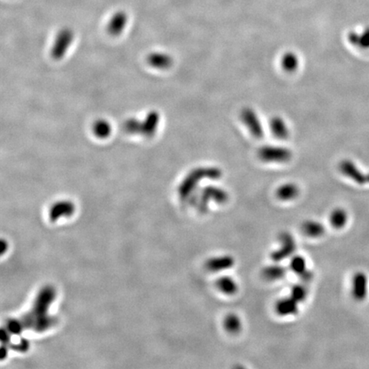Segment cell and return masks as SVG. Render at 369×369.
<instances>
[{
	"label": "cell",
	"mask_w": 369,
	"mask_h": 369,
	"mask_svg": "<svg viewBox=\"0 0 369 369\" xmlns=\"http://www.w3.org/2000/svg\"><path fill=\"white\" fill-rule=\"evenodd\" d=\"M222 176V172L218 168H204L201 170L196 171L191 176L186 179L184 182L183 186H181L180 193L183 197L188 196L190 193L193 191V188L196 186V184L202 179H210V180H217Z\"/></svg>",
	"instance_id": "1"
},
{
	"label": "cell",
	"mask_w": 369,
	"mask_h": 369,
	"mask_svg": "<svg viewBox=\"0 0 369 369\" xmlns=\"http://www.w3.org/2000/svg\"><path fill=\"white\" fill-rule=\"evenodd\" d=\"M259 158L268 163H286L292 158V152L286 148L264 146L259 150Z\"/></svg>",
	"instance_id": "2"
},
{
	"label": "cell",
	"mask_w": 369,
	"mask_h": 369,
	"mask_svg": "<svg viewBox=\"0 0 369 369\" xmlns=\"http://www.w3.org/2000/svg\"><path fill=\"white\" fill-rule=\"evenodd\" d=\"M279 241L281 243V247L271 254V258L275 263H279L289 257L296 251L295 239L289 233L284 232L279 235Z\"/></svg>",
	"instance_id": "3"
},
{
	"label": "cell",
	"mask_w": 369,
	"mask_h": 369,
	"mask_svg": "<svg viewBox=\"0 0 369 369\" xmlns=\"http://www.w3.org/2000/svg\"><path fill=\"white\" fill-rule=\"evenodd\" d=\"M228 193L224 190L216 186H208L204 188L202 192L201 202L199 206L202 211H206L210 201L218 203H224L228 201Z\"/></svg>",
	"instance_id": "4"
},
{
	"label": "cell",
	"mask_w": 369,
	"mask_h": 369,
	"mask_svg": "<svg viewBox=\"0 0 369 369\" xmlns=\"http://www.w3.org/2000/svg\"><path fill=\"white\" fill-rule=\"evenodd\" d=\"M241 119L244 125L247 127L248 130L251 132L255 138H260L264 135V128L258 118L257 113L250 108L244 109L241 112Z\"/></svg>",
	"instance_id": "5"
},
{
	"label": "cell",
	"mask_w": 369,
	"mask_h": 369,
	"mask_svg": "<svg viewBox=\"0 0 369 369\" xmlns=\"http://www.w3.org/2000/svg\"><path fill=\"white\" fill-rule=\"evenodd\" d=\"M339 169L341 173H343L345 176L354 180L356 183L359 185L369 183V173L365 174L360 170L356 164L352 161L343 160L339 164Z\"/></svg>",
	"instance_id": "6"
},
{
	"label": "cell",
	"mask_w": 369,
	"mask_h": 369,
	"mask_svg": "<svg viewBox=\"0 0 369 369\" xmlns=\"http://www.w3.org/2000/svg\"><path fill=\"white\" fill-rule=\"evenodd\" d=\"M369 279L366 273L356 272L352 279V296L356 301H363L368 296Z\"/></svg>",
	"instance_id": "7"
},
{
	"label": "cell",
	"mask_w": 369,
	"mask_h": 369,
	"mask_svg": "<svg viewBox=\"0 0 369 369\" xmlns=\"http://www.w3.org/2000/svg\"><path fill=\"white\" fill-rule=\"evenodd\" d=\"M235 261L234 257L229 255L213 257L206 263L207 269L212 272H218L223 270L230 269L235 265Z\"/></svg>",
	"instance_id": "8"
},
{
	"label": "cell",
	"mask_w": 369,
	"mask_h": 369,
	"mask_svg": "<svg viewBox=\"0 0 369 369\" xmlns=\"http://www.w3.org/2000/svg\"><path fill=\"white\" fill-rule=\"evenodd\" d=\"M291 269L301 277L304 281H309L313 278V273L307 269L306 261L302 256H295L292 258L290 263Z\"/></svg>",
	"instance_id": "9"
},
{
	"label": "cell",
	"mask_w": 369,
	"mask_h": 369,
	"mask_svg": "<svg viewBox=\"0 0 369 369\" xmlns=\"http://www.w3.org/2000/svg\"><path fill=\"white\" fill-rule=\"evenodd\" d=\"M299 302L291 298L280 299L275 305L277 314L280 316L296 315L299 312Z\"/></svg>",
	"instance_id": "10"
},
{
	"label": "cell",
	"mask_w": 369,
	"mask_h": 369,
	"mask_svg": "<svg viewBox=\"0 0 369 369\" xmlns=\"http://www.w3.org/2000/svg\"><path fill=\"white\" fill-rule=\"evenodd\" d=\"M299 194V187L293 183L284 184L277 190L278 199L283 201H290L295 199Z\"/></svg>",
	"instance_id": "11"
},
{
	"label": "cell",
	"mask_w": 369,
	"mask_h": 369,
	"mask_svg": "<svg viewBox=\"0 0 369 369\" xmlns=\"http://www.w3.org/2000/svg\"><path fill=\"white\" fill-rule=\"evenodd\" d=\"M349 41L351 45L362 50H369V28H367L361 34L350 33Z\"/></svg>",
	"instance_id": "12"
},
{
	"label": "cell",
	"mask_w": 369,
	"mask_h": 369,
	"mask_svg": "<svg viewBox=\"0 0 369 369\" xmlns=\"http://www.w3.org/2000/svg\"><path fill=\"white\" fill-rule=\"evenodd\" d=\"M302 230L308 237H317L324 235L325 227L321 222L309 220L302 224Z\"/></svg>",
	"instance_id": "13"
},
{
	"label": "cell",
	"mask_w": 369,
	"mask_h": 369,
	"mask_svg": "<svg viewBox=\"0 0 369 369\" xmlns=\"http://www.w3.org/2000/svg\"><path fill=\"white\" fill-rule=\"evenodd\" d=\"M216 287L227 295H234L237 291V285L235 279L229 276H222L216 280Z\"/></svg>",
	"instance_id": "14"
},
{
	"label": "cell",
	"mask_w": 369,
	"mask_h": 369,
	"mask_svg": "<svg viewBox=\"0 0 369 369\" xmlns=\"http://www.w3.org/2000/svg\"><path fill=\"white\" fill-rule=\"evenodd\" d=\"M270 129L277 138H286L289 135V129L285 121L279 117H274L270 122Z\"/></svg>",
	"instance_id": "15"
},
{
	"label": "cell",
	"mask_w": 369,
	"mask_h": 369,
	"mask_svg": "<svg viewBox=\"0 0 369 369\" xmlns=\"http://www.w3.org/2000/svg\"><path fill=\"white\" fill-rule=\"evenodd\" d=\"M286 269L283 266L275 264V265H269L266 267L263 270V276L267 280H278V279H282L286 276Z\"/></svg>",
	"instance_id": "16"
},
{
	"label": "cell",
	"mask_w": 369,
	"mask_h": 369,
	"mask_svg": "<svg viewBox=\"0 0 369 369\" xmlns=\"http://www.w3.org/2000/svg\"><path fill=\"white\" fill-rule=\"evenodd\" d=\"M348 222V214L343 209L337 208L331 213L330 222L333 228L341 229L344 228Z\"/></svg>",
	"instance_id": "17"
},
{
	"label": "cell",
	"mask_w": 369,
	"mask_h": 369,
	"mask_svg": "<svg viewBox=\"0 0 369 369\" xmlns=\"http://www.w3.org/2000/svg\"><path fill=\"white\" fill-rule=\"evenodd\" d=\"M224 328L229 334H237L242 328L240 318L235 314H229L224 319Z\"/></svg>",
	"instance_id": "18"
},
{
	"label": "cell",
	"mask_w": 369,
	"mask_h": 369,
	"mask_svg": "<svg viewBox=\"0 0 369 369\" xmlns=\"http://www.w3.org/2000/svg\"><path fill=\"white\" fill-rule=\"evenodd\" d=\"M281 65H282L283 68L285 70L287 71V72H293L299 67V58L297 57V55L294 54V53L288 52L283 57Z\"/></svg>",
	"instance_id": "19"
},
{
	"label": "cell",
	"mask_w": 369,
	"mask_h": 369,
	"mask_svg": "<svg viewBox=\"0 0 369 369\" xmlns=\"http://www.w3.org/2000/svg\"><path fill=\"white\" fill-rule=\"evenodd\" d=\"M127 22L126 15L122 12H118L113 16L110 24H109V30L112 33H118L125 26Z\"/></svg>",
	"instance_id": "20"
},
{
	"label": "cell",
	"mask_w": 369,
	"mask_h": 369,
	"mask_svg": "<svg viewBox=\"0 0 369 369\" xmlns=\"http://www.w3.org/2000/svg\"><path fill=\"white\" fill-rule=\"evenodd\" d=\"M308 295V291L302 285H295L291 290V297L298 302L304 301Z\"/></svg>",
	"instance_id": "21"
}]
</instances>
